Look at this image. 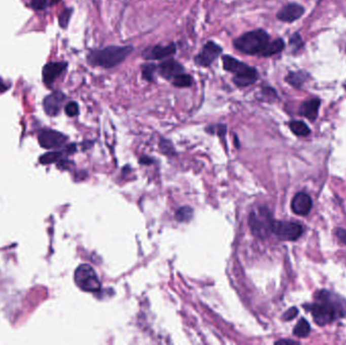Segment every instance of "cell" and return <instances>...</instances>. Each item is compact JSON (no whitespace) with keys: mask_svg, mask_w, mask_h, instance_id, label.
<instances>
[{"mask_svg":"<svg viewBox=\"0 0 346 345\" xmlns=\"http://www.w3.org/2000/svg\"><path fill=\"white\" fill-rule=\"evenodd\" d=\"M303 308L310 312L315 323L319 326L328 325L346 316V300L328 290L315 294L314 302L304 304Z\"/></svg>","mask_w":346,"mask_h":345,"instance_id":"cell-1","label":"cell"},{"mask_svg":"<svg viewBox=\"0 0 346 345\" xmlns=\"http://www.w3.org/2000/svg\"><path fill=\"white\" fill-rule=\"evenodd\" d=\"M134 51L132 46H110L90 52L87 57L91 65L102 68H113L121 64Z\"/></svg>","mask_w":346,"mask_h":345,"instance_id":"cell-2","label":"cell"},{"mask_svg":"<svg viewBox=\"0 0 346 345\" xmlns=\"http://www.w3.org/2000/svg\"><path fill=\"white\" fill-rule=\"evenodd\" d=\"M268 33L263 29H255L243 33L234 41V47L237 51L254 56H260L267 44L270 42Z\"/></svg>","mask_w":346,"mask_h":345,"instance_id":"cell-3","label":"cell"},{"mask_svg":"<svg viewBox=\"0 0 346 345\" xmlns=\"http://www.w3.org/2000/svg\"><path fill=\"white\" fill-rule=\"evenodd\" d=\"M272 222L273 219L270 212L265 208H261L251 214L249 226L255 236L259 238H266L271 233Z\"/></svg>","mask_w":346,"mask_h":345,"instance_id":"cell-4","label":"cell"},{"mask_svg":"<svg viewBox=\"0 0 346 345\" xmlns=\"http://www.w3.org/2000/svg\"><path fill=\"white\" fill-rule=\"evenodd\" d=\"M75 283L84 292L94 293L100 290V282L94 269L88 264H81L75 271Z\"/></svg>","mask_w":346,"mask_h":345,"instance_id":"cell-5","label":"cell"},{"mask_svg":"<svg viewBox=\"0 0 346 345\" xmlns=\"http://www.w3.org/2000/svg\"><path fill=\"white\" fill-rule=\"evenodd\" d=\"M271 233L283 241H296L304 233V227L300 223L289 221L272 222Z\"/></svg>","mask_w":346,"mask_h":345,"instance_id":"cell-6","label":"cell"},{"mask_svg":"<svg viewBox=\"0 0 346 345\" xmlns=\"http://www.w3.org/2000/svg\"><path fill=\"white\" fill-rule=\"evenodd\" d=\"M223 49L215 42H207L201 51L195 56L194 62L200 67H210L212 63L222 54Z\"/></svg>","mask_w":346,"mask_h":345,"instance_id":"cell-7","label":"cell"},{"mask_svg":"<svg viewBox=\"0 0 346 345\" xmlns=\"http://www.w3.org/2000/svg\"><path fill=\"white\" fill-rule=\"evenodd\" d=\"M176 53V46L175 44H168L166 46H161V45H156L153 47H148L146 48L142 56L146 60H161L163 58L170 57Z\"/></svg>","mask_w":346,"mask_h":345,"instance_id":"cell-8","label":"cell"},{"mask_svg":"<svg viewBox=\"0 0 346 345\" xmlns=\"http://www.w3.org/2000/svg\"><path fill=\"white\" fill-rule=\"evenodd\" d=\"M67 141V137L56 131H43L39 135V143L45 149H55L62 146Z\"/></svg>","mask_w":346,"mask_h":345,"instance_id":"cell-9","label":"cell"},{"mask_svg":"<svg viewBox=\"0 0 346 345\" xmlns=\"http://www.w3.org/2000/svg\"><path fill=\"white\" fill-rule=\"evenodd\" d=\"M292 211L299 216H307L313 208V200L306 192H298L291 203Z\"/></svg>","mask_w":346,"mask_h":345,"instance_id":"cell-10","label":"cell"},{"mask_svg":"<svg viewBox=\"0 0 346 345\" xmlns=\"http://www.w3.org/2000/svg\"><path fill=\"white\" fill-rule=\"evenodd\" d=\"M66 62H51L43 68V80L47 86H51L55 80L66 70Z\"/></svg>","mask_w":346,"mask_h":345,"instance_id":"cell-11","label":"cell"},{"mask_svg":"<svg viewBox=\"0 0 346 345\" xmlns=\"http://www.w3.org/2000/svg\"><path fill=\"white\" fill-rule=\"evenodd\" d=\"M66 96L60 91H55L48 95L44 100V110L47 115L54 117L59 114Z\"/></svg>","mask_w":346,"mask_h":345,"instance_id":"cell-12","label":"cell"},{"mask_svg":"<svg viewBox=\"0 0 346 345\" xmlns=\"http://www.w3.org/2000/svg\"><path fill=\"white\" fill-rule=\"evenodd\" d=\"M305 13V9L302 5L297 3H290L284 6L276 14L278 18L285 22H293Z\"/></svg>","mask_w":346,"mask_h":345,"instance_id":"cell-13","label":"cell"},{"mask_svg":"<svg viewBox=\"0 0 346 345\" xmlns=\"http://www.w3.org/2000/svg\"><path fill=\"white\" fill-rule=\"evenodd\" d=\"M157 71L163 78L167 80H172L176 75L184 71V67L177 61L170 59L160 63L157 66Z\"/></svg>","mask_w":346,"mask_h":345,"instance_id":"cell-14","label":"cell"},{"mask_svg":"<svg viewBox=\"0 0 346 345\" xmlns=\"http://www.w3.org/2000/svg\"><path fill=\"white\" fill-rule=\"evenodd\" d=\"M258 79V72L253 67H248L244 72L234 75L233 82L238 87H247L252 85Z\"/></svg>","mask_w":346,"mask_h":345,"instance_id":"cell-15","label":"cell"},{"mask_svg":"<svg viewBox=\"0 0 346 345\" xmlns=\"http://www.w3.org/2000/svg\"><path fill=\"white\" fill-rule=\"evenodd\" d=\"M320 105H321V101L318 98H313L311 100L305 101L301 106L300 114L303 117L309 119L311 122H314V121H316V119L318 117Z\"/></svg>","mask_w":346,"mask_h":345,"instance_id":"cell-16","label":"cell"},{"mask_svg":"<svg viewBox=\"0 0 346 345\" xmlns=\"http://www.w3.org/2000/svg\"><path fill=\"white\" fill-rule=\"evenodd\" d=\"M223 67L226 71L233 73L234 75L240 74L243 71H245L249 66L237 59H235L232 56L229 55H225L223 57Z\"/></svg>","mask_w":346,"mask_h":345,"instance_id":"cell-17","label":"cell"},{"mask_svg":"<svg viewBox=\"0 0 346 345\" xmlns=\"http://www.w3.org/2000/svg\"><path fill=\"white\" fill-rule=\"evenodd\" d=\"M285 49V42L282 39H276L272 42H269L263 52L261 53L260 57H270L275 54L281 53Z\"/></svg>","mask_w":346,"mask_h":345,"instance_id":"cell-18","label":"cell"},{"mask_svg":"<svg viewBox=\"0 0 346 345\" xmlns=\"http://www.w3.org/2000/svg\"><path fill=\"white\" fill-rule=\"evenodd\" d=\"M308 77V73L305 72H291L289 75L286 77V81L290 83L292 86L295 88H301L303 84L306 82Z\"/></svg>","mask_w":346,"mask_h":345,"instance_id":"cell-19","label":"cell"},{"mask_svg":"<svg viewBox=\"0 0 346 345\" xmlns=\"http://www.w3.org/2000/svg\"><path fill=\"white\" fill-rule=\"evenodd\" d=\"M290 129L291 131L299 136V137H307L310 135L311 130L309 129V127L301 121H293L290 123Z\"/></svg>","mask_w":346,"mask_h":345,"instance_id":"cell-20","label":"cell"},{"mask_svg":"<svg viewBox=\"0 0 346 345\" xmlns=\"http://www.w3.org/2000/svg\"><path fill=\"white\" fill-rule=\"evenodd\" d=\"M310 332H311L310 323L305 318H302L294 328V335L300 338H306L307 336H309Z\"/></svg>","mask_w":346,"mask_h":345,"instance_id":"cell-21","label":"cell"},{"mask_svg":"<svg viewBox=\"0 0 346 345\" xmlns=\"http://www.w3.org/2000/svg\"><path fill=\"white\" fill-rule=\"evenodd\" d=\"M193 79L190 75L184 74L183 72L176 75L172 79V84L177 88H184V87H189L192 85Z\"/></svg>","mask_w":346,"mask_h":345,"instance_id":"cell-22","label":"cell"},{"mask_svg":"<svg viewBox=\"0 0 346 345\" xmlns=\"http://www.w3.org/2000/svg\"><path fill=\"white\" fill-rule=\"evenodd\" d=\"M62 155L63 154L61 152H58V151L48 152L40 158V162L42 164H51V163H54V162L60 160L62 158Z\"/></svg>","mask_w":346,"mask_h":345,"instance_id":"cell-23","label":"cell"},{"mask_svg":"<svg viewBox=\"0 0 346 345\" xmlns=\"http://www.w3.org/2000/svg\"><path fill=\"white\" fill-rule=\"evenodd\" d=\"M157 70V66L154 64H145L142 66L143 79L151 82L154 80V73Z\"/></svg>","mask_w":346,"mask_h":345,"instance_id":"cell-24","label":"cell"},{"mask_svg":"<svg viewBox=\"0 0 346 345\" xmlns=\"http://www.w3.org/2000/svg\"><path fill=\"white\" fill-rule=\"evenodd\" d=\"M192 214H193V211L188 208V206H183V208H180L176 214H175V218L177 221L179 222H187L191 219L192 217Z\"/></svg>","mask_w":346,"mask_h":345,"instance_id":"cell-25","label":"cell"},{"mask_svg":"<svg viewBox=\"0 0 346 345\" xmlns=\"http://www.w3.org/2000/svg\"><path fill=\"white\" fill-rule=\"evenodd\" d=\"M60 0H31V7L36 10H43L48 6L55 5Z\"/></svg>","mask_w":346,"mask_h":345,"instance_id":"cell-26","label":"cell"},{"mask_svg":"<svg viewBox=\"0 0 346 345\" xmlns=\"http://www.w3.org/2000/svg\"><path fill=\"white\" fill-rule=\"evenodd\" d=\"M73 13V9L72 8H67L65 9L59 16V24L62 28H66L69 21H70V17Z\"/></svg>","mask_w":346,"mask_h":345,"instance_id":"cell-27","label":"cell"},{"mask_svg":"<svg viewBox=\"0 0 346 345\" xmlns=\"http://www.w3.org/2000/svg\"><path fill=\"white\" fill-rule=\"evenodd\" d=\"M290 46L292 47V49H293L294 51H299V50L302 48V46H303V40H302L301 36H300L298 32H296L295 34H293L292 38L290 39Z\"/></svg>","mask_w":346,"mask_h":345,"instance_id":"cell-28","label":"cell"},{"mask_svg":"<svg viewBox=\"0 0 346 345\" xmlns=\"http://www.w3.org/2000/svg\"><path fill=\"white\" fill-rule=\"evenodd\" d=\"M65 113L67 116L69 117H75L78 115L79 113V107L77 105V102L75 101H71L69 104L66 105L65 107Z\"/></svg>","mask_w":346,"mask_h":345,"instance_id":"cell-29","label":"cell"},{"mask_svg":"<svg viewBox=\"0 0 346 345\" xmlns=\"http://www.w3.org/2000/svg\"><path fill=\"white\" fill-rule=\"evenodd\" d=\"M298 314H299L298 309H297L296 307H292L291 309H289V310L284 314L283 319H284L285 321H291V320L295 319V318L298 316Z\"/></svg>","mask_w":346,"mask_h":345,"instance_id":"cell-30","label":"cell"},{"mask_svg":"<svg viewBox=\"0 0 346 345\" xmlns=\"http://www.w3.org/2000/svg\"><path fill=\"white\" fill-rule=\"evenodd\" d=\"M261 94L264 98H270V99H274L276 97V92L273 88L270 87H264L261 89Z\"/></svg>","mask_w":346,"mask_h":345,"instance_id":"cell-31","label":"cell"},{"mask_svg":"<svg viewBox=\"0 0 346 345\" xmlns=\"http://www.w3.org/2000/svg\"><path fill=\"white\" fill-rule=\"evenodd\" d=\"M336 236L338 237V239L340 240V242H342L343 244H346V230L339 228L336 230Z\"/></svg>","mask_w":346,"mask_h":345,"instance_id":"cell-32","label":"cell"},{"mask_svg":"<svg viewBox=\"0 0 346 345\" xmlns=\"http://www.w3.org/2000/svg\"><path fill=\"white\" fill-rule=\"evenodd\" d=\"M276 344H284V343H291V344H300L298 341H295V340H291V339H284V340H280V341H276L275 342Z\"/></svg>","mask_w":346,"mask_h":345,"instance_id":"cell-33","label":"cell"},{"mask_svg":"<svg viewBox=\"0 0 346 345\" xmlns=\"http://www.w3.org/2000/svg\"><path fill=\"white\" fill-rule=\"evenodd\" d=\"M8 89V85L4 83V81L0 78V92H4Z\"/></svg>","mask_w":346,"mask_h":345,"instance_id":"cell-34","label":"cell"}]
</instances>
